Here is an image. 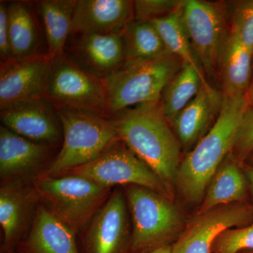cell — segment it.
I'll return each mask as SVG.
<instances>
[{
    "instance_id": "obj_1",
    "label": "cell",
    "mask_w": 253,
    "mask_h": 253,
    "mask_svg": "<svg viewBox=\"0 0 253 253\" xmlns=\"http://www.w3.org/2000/svg\"><path fill=\"white\" fill-rule=\"evenodd\" d=\"M107 119L121 140L157 174L172 195L182 148L160 101L123 110Z\"/></svg>"
},
{
    "instance_id": "obj_2",
    "label": "cell",
    "mask_w": 253,
    "mask_h": 253,
    "mask_svg": "<svg viewBox=\"0 0 253 253\" xmlns=\"http://www.w3.org/2000/svg\"><path fill=\"white\" fill-rule=\"evenodd\" d=\"M249 106L244 96H224L220 111L204 137L181 160L175 187L186 202L198 204L214 172L229 153Z\"/></svg>"
},
{
    "instance_id": "obj_3",
    "label": "cell",
    "mask_w": 253,
    "mask_h": 253,
    "mask_svg": "<svg viewBox=\"0 0 253 253\" xmlns=\"http://www.w3.org/2000/svg\"><path fill=\"white\" fill-rule=\"evenodd\" d=\"M31 185L38 202L76 234L89 225L112 193V189L83 176H53L44 172Z\"/></svg>"
},
{
    "instance_id": "obj_4",
    "label": "cell",
    "mask_w": 253,
    "mask_h": 253,
    "mask_svg": "<svg viewBox=\"0 0 253 253\" xmlns=\"http://www.w3.org/2000/svg\"><path fill=\"white\" fill-rule=\"evenodd\" d=\"M183 64L172 54L156 59L126 60L104 81L109 117L137 105L159 102L165 88Z\"/></svg>"
},
{
    "instance_id": "obj_5",
    "label": "cell",
    "mask_w": 253,
    "mask_h": 253,
    "mask_svg": "<svg viewBox=\"0 0 253 253\" xmlns=\"http://www.w3.org/2000/svg\"><path fill=\"white\" fill-rule=\"evenodd\" d=\"M131 218L130 253L171 245L184 230L182 212L172 199L143 186H125Z\"/></svg>"
},
{
    "instance_id": "obj_6",
    "label": "cell",
    "mask_w": 253,
    "mask_h": 253,
    "mask_svg": "<svg viewBox=\"0 0 253 253\" xmlns=\"http://www.w3.org/2000/svg\"><path fill=\"white\" fill-rule=\"evenodd\" d=\"M58 110V109H57ZM63 129L59 152L44 174L59 176L97 159L121 141L107 118L77 110H58Z\"/></svg>"
},
{
    "instance_id": "obj_7",
    "label": "cell",
    "mask_w": 253,
    "mask_h": 253,
    "mask_svg": "<svg viewBox=\"0 0 253 253\" xmlns=\"http://www.w3.org/2000/svg\"><path fill=\"white\" fill-rule=\"evenodd\" d=\"M44 98L58 110H77L109 117L105 81L82 69L66 52L51 59Z\"/></svg>"
},
{
    "instance_id": "obj_8",
    "label": "cell",
    "mask_w": 253,
    "mask_h": 253,
    "mask_svg": "<svg viewBox=\"0 0 253 253\" xmlns=\"http://www.w3.org/2000/svg\"><path fill=\"white\" fill-rule=\"evenodd\" d=\"M60 175L83 176L109 189L117 186H143L172 199V194L157 174L122 141L92 162L68 169Z\"/></svg>"
},
{
    "instance_id": "obj_9",
    "label": "cell",
    "mask_w": 253,
    "mask_h": 253,
    "mask_svg": "<svg viewBox=\"0 0 253 253\" xmlns=\"http://www.w3.org/2000/svg\"><path fill=\"white\" fill-rule=\"evenodd\" d=\"M181 18L196 58L205 75L212 77L219 68L221 49L228 35L222 11L202 0H186Z\"/></svg>"
},
{
    "instance_id": "obj_10",
    "label": "cell",
    "mask_w": 253,
    "mask_h": 253,
    "mask_svg": "<svg viewBox=\"0 0 253 253\" xmlns=\"http://www.w3.org/2000/svg\"><path fill=\"white\" fill-rule=\"evenodd\" d=\"M253 221V206L247 202L218 206L195 217L172 245V253H212L221 233Z\"/></svg>"
},
{
    "instance_id": "obj_11",
    "label": "cell",
    "mask_w": 253,
    "mask_h": 253,
    "mask_svg": "<svg viewBox=\"0 0 253 253\" xmlns=\"http://www.w3.org/2000/svg\"><path fill=\"white\" fill-rule=\"evenodd\" d=\"M126 195L113 190L88 225L83 240L84 253H130L131 229Z\"/></svg>"
},
{
    "instance_id": "obj_12",
    "label": "cell",
    "mask_w": 253,
    "mask_h": 253,
    "mask_svg": "<svg viewBox=\"0 0 253 253\" xmlns=\"http://www.w3.org/2000/svg\"><path fill=\"white\" fill-rule=\"evenodd\" d=\"M3 126L28 140L56 147L63 139V129L56 107L40 98L0 109Z\"/></svg>"
},
{
    "instance_id": "obj_13",
    "label": "cell",
    "mask_w": 253,
    "mask_h": 253,
    "mask_svg": "<svg viewBox=\"0 0 253 253\" xmlns=\"http://www.w3.org/2000/svg\"><path fill=\"white\" fill-rule=\"evenodd\" d=\"M51 61L47 54L1 61L0 109L44 98Z\"/></svg>"
},
{
    "instance_id": "obj_14",
    "label": "cell",
    "mask_w": 253,
    "mask_h": 253,
    "mask_svg": "<svg viewBox=\"0 0 253 253\" xmlns=\"http://www.w3.org/2000/svg\"><path fill=\"white\" fill-rule=\"evenodd\" d=\"M54 146L38 144L0 126V179L1 184L33 180L46 172Z\"/></svg>"
},
{
    "instance_id": "obj_15",
    "label": "cell",
    "mask_w": 253,
    "mask_h": 253,
    "mask_svg": "<svg viewBox=\"0 0 253 253\" xmlns=\"http://www.w3.org/2000/svg\"><path fill=\"white\" fill-rule=\"evenodd\" d=\"M66 54L94 77L105 81L126 61L122 33L73 35ZM65 49V51H66Z\"/></svg>"
},
{
    "instance_id": "obj_16",
    "label": "cell",
    "mask_w": 253,
    "mask_h": 253,
    "mask_svg": "<svg viewBox=\"0 0 253 253\" xmlns=\"http://www.w3.org/2000/svg\"><path fill=\"white\" fill-rule=\"evenodd\" d=\"M133 18L129 0H77L71 35L121 33Z\"/></svg>"
},
{
    "instance_id": "obj_17",
    "label": "cell",
    "mask_w": 253,
    "mask_h": 253,
    "mask_svg": "<svg viewBox=\"0 0 253 253\" xmlns=\"http://www.w3.org/2000/svg\"><path fill=\"white\" fill-rule=\"evenodd\" d=\"M224 95L203 84L194 99L169 122L183 151L189 152L205 135L222 105Z\"/></svg>"
},
{
    "instance_id": "obj_18",
    "label": "cell",
    "mask_w": 253,
    "mask_h": 253,
    "mask_svg": "<svg viewBox=\"0 0 253 253\" xmlns=\"http://www.w3.org/2000/svg\"><path fill=\"white\" fill-rule=\"evenodd\" d=\"M38 201L31 184L14 181L1 184L0 225L1 229V253H14L17 247L33 203Z\"/></svg>"
},
{
    "instance_id": "obj_19",
    "label": "cell",
    "mask_w": 253,
    "mask_h": 253,
    "mask_svg": "<svg viewBox=\"0 0 253 253\" xmlns=\"http://www.w3.org/2000/svg\"><path fill=\"white\" fill-rule=\"evenodd\" d=\"M76 236L38 202L31 230L20 241L16 253H80Z\"/></svg>"
},
{
    "instance_id": "obj_20",
    "label": "cell",
    "mask_w": 253,
    "mask_h": 253,
    "mask_svg": "<svg viewBox=\"0 0 253 253\" xmlns=\"http://www.w3.org/2000/svg\"><path fill=\"white\" fill-rule=\"evenodd\" d=\"M242 165L232 152L226 156L210 181L197 213L218 206L246 202L249 189Z\"/></svg>"
},
{
    "instance_id": "obj_21",
    "label": "cell",
    "mask_w": 253,
    "mask_h": 253,
    "mask_svg": "<svg viewBox=\"0 0 253 253\" xmlns=\"http://www.w3.org/2000/svg\"><path fill=\"white\" fill-rule=\"evenodd\" d=\"M253 58V53L229 33L221 49L218 68L223 95H246L251 84Z\"/></svg>"
},
{
    "instance_id": "obj_22",
    "label": "cell",
    "mask_w": 253,
    "mask_h": 253,
    "mask_svg": "<svg viewBox=\"0 0 253 253\" xmlns=\"http://www.w3.org/2000/svg\"><path fill=\"white\" fill-rule=\"evenodd\" d=\"M76 1L42 0L38 1L47 44V55L51 59L65 53L68 38L71 36Z\"/></svg>"
},
{
    "instance_id": "obj_23",
    "label": "cell",
    "mask_w": 253,
    "mask_h": 253,
    "mask_svg": "<svg viewBox=\"0 0 253 253\" xmlns=\"http://www.w3.org/2000/svg\"><path fill=\"white\" fill-rule=\"evenodd\" d=\"M11 59H21L38 54L39 31L31 10L25 1L8 3Z\"/></svg>"
},
{
    "instance_id": "obj_24",
    "label": "cell",
    "mask_w": 253,
    "mask_h": 253,
    "mask_svg": "<svg viewBox=\"0 0 253 253\" xmlns=\"http://www.w3.org/2000/svg\"><path fill=\"white\" fill-rule=\"evenodd\" d=\"M203 84L211 86L196 68L184 63L165 88L160 100L163 115L169 123L194 99Z\"/></svg>"
},
{
    "instance_id": "obj_25",
    "label": "cell",
    "mask_w": 253,
    "mask_h": 253,
    "mask_svg": "<svg viewBox=\"0 0 253 253\" xmlns=\"http://www.w3.org/2000/svg\"><path fill=\"white\" fill-rule=\"evenodd\" d=\"M126 59H151L170 54L151 22L133 18L122 31Z\"/></svg>"
},
{
    "instance_id": "obj_26",
    "label": "cell",
    "mask_w": 253,
    "mask_h": 253,
    "mask_svg": "<svg viewBox=\"0 0 253 253\" xmlns=\"http://www.w3.org/2000/svg\"><path fill=\"white\" fill-rule=\"evenodd\" d=\"M181 7L172 14L154 20L151 23L161 35L169 53L177 56L183 63L192 66L203 77L206 78L184 28L181 18Z\"/></svg>"
},
{
    "instance_id": "obj_27",
    "label": "cell",
    "mask_w": 253,
    "mask_h": 253,
    "mask_svg": "<svg viewBox=\"0 0 253 253\" xmlns=\"http://www.w3.org/2000/svg\"><path fill=\"white\" fill-rule=\"evenodd\" d=\"M253 251V221L242 227L221 233L212 246V253H241Z\"/></svg>"
},
{
    "instance_id": "obj_28",
    "label": "cell",
    "mask_w": 253,
    "mask_h": 253,
    "mask_svg": "<svg viewBox=\"0 0 253 253\" xmlns=\"http://www.w3.org/2000/svg\"><path fill=\"white\" fill-rule=\"evenodd\" d=\"M229 33L253 54V0L236 3L232 10Z\"/></svg>"
},
{
    "instance_id": "obj_29",
    "label": "cell",
    "mask_w": 253,
    "mask_h": 253,
    "mask_svg": "<svg viewBox=\"0 0 253 253\" xmlns=\"http://www.w3.org/2000/svg\"><path fill=\"white\" fill-rule=\"evenodd\" d=\"M184 1L177 0H136L133 1L134 18L151 21L167 16L180 9Z\"/></svg>"
},
{
    "instance_id": "obj_30",
    "label": "cell",
    "mask_w": 253,
    "mask_h": 253,
    "mask_svg": "<svg viewBox=\"0 0 253 253\" xmlns=\"http://www.w3.org/2000/svg\"><path fill=\"white\" fill-rule=\"evenodd\" d=\"M253 152V110H247L240 126L232 153L244 164Z\"/></svg>"
},
{
    "instance_id": "obj_31",
    "label": "cell",
    "mask_w": 253,
    "mask_h": 253,
    "mask_svg": "<svg viewBox=\"0 0 253 253\" xmlns=\"http://www.w3.org/2000/svg\"><path fill=\"white\" fill-rule=\"evenodd\" d=\"M7 7L8 3L2 1H0V54H1V61L11 59Z\"/></svg>"
},
{
    "instance_id": "obj_32",
    "label": "cell",
    "mask_w": 253,
    "mask_h": 253,
    "mask_svg": "<svg viewBox=\"0 0 253 253\" xmlns=\"http://www.w3.org/2000/svg\"><path fill=\"white\" fill-rule=\"evenodd\" d=\"M242 168L247 180L249 189L253 198V166H251L249 163H245L242 165Z\"/></svg>"
},
{
    "instance_id": "obj_33",
    "label": "cell",
    "mask_w": 253,
    "mask_h": 253,
    "mask_svg": "<svg viewBox=\"0 0 253 253\" xmlns=\"http://www.w3.org/2000/svg\"><path fill=\"white\" fill-rule=\"evenodd\" d=\"M246 97L250 109L253 110V79L252 82H251L249 89L246 92Z\"/></svg>"
},
{
    "instance_id": "obj_34",
    "label": "cell",
    "mask_w": 253,
    "mask_h": 253,
    "mask_svg": "<svg viewBox=\"0 0 253 253\" xmlns=\"http://www.w3.org/2000/svg\"><path fill=\"white\" fill-rule=\"evenodd\" d=\"M142 253H172V245L162 246V247L158 248V249L152 250V251Z\"/></svg>"
},
{
    "instance_id": "obj_35",
    "label": "cell",
    "mask_w": 253,
    "mask_h": 253,
    "mask_svg": "<svg viewBox=\"0 0 253 253\" xmlns=\"http://www.w3.org/2000/svg\"><path fill=\"white\" fill-rule=\"evenodd\" d=\"M247 160H249L250 161L249 164L253 166V152L251 154V156H249Z\"/></svg>"
},
{
    "instance_id": "obj_36",
    "label": "cell",
    "mask_w": 253,
    "mask_h": 253,
    "mask_svg": "<svg viewBox=\"0 0 253 253\" xmlns=\"http://www.w3.org/2000/svg\"><path fill=\"white\" fill-rule=\"evenodd\" d=\"M253 253V251H245V252H243V253Z\"/></svg>"
},
{
    "instance_id": "obj_37",
    "label": "cell",
    "mask_w": 253,
    "mask_h": 253,
    "mask_svg": "<svg viewBox=\"0 0 253 253\" xmlns=\"http://www.w3.org/2000/svg\"><path fill=\"white\" fill-rule=\"evenodd\" d=\"M15 253L14 252V253Z\"/></svg>"
}]
</instances>
